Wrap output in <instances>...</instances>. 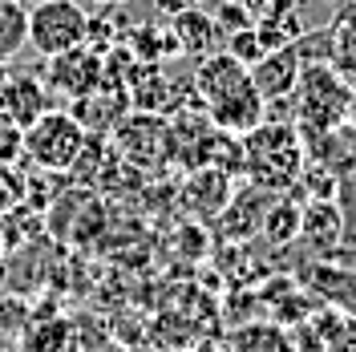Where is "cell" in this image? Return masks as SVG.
<instances>
[{
	"mask_svg": "<svg viewBox=\"0 0 356 352\" xmlns=\"http://www.w3.org/2000/svg\"><path fill=\"white\" fill-rule=\"evenodd\" d=\"M191 81H195L199 106L211 118V126L235 134V138H243L247 130H255L267 118V102H264V93L255 89V81H251V69L243 61H235L227 49L222 53L219 49L207 53L195 65Z\"/></svg>",
	"mask_w": 356,
	"mask_h": 352,
	"instance_id": "cell-1",
	"label": "cell"
},
{
	"mask_svg": "<svg viewBox=\"0 0 356 352\" xmlns=\"http://www.w3.org/2000/svg\"><path fill=\"white\" fill-rule=\"evenodd\" d=\"M243 166L239 178L264 186L271 195H288L291 186L300 182L308 154H304V138L291 126V118H271L259 122L255 130H247L243 138Z\"/></svg>",
	"mask_w": 356,
	"mask_h": 352,
	"instance_id": "cell-2",
	"label": "cell"
},
{
	"mask_svg": "<svg viewBox=\"0 0 356 352\" xmlns=\"http://www.w3.org/2000/svg\"><path fill=\"white\" fill-rule=\"evenodd\" d=\"M356 102V89L336 73L328 61H304L300 81L291 89V126L300 130V138H316L324 130H336L348 122Z\"/></svg>",
	"mask_w": 356,
	"mask_h": 352,
	"instance_id": "cell-3",
	"label": "cell"
},
{
	"mask_svg": "<svg viewBox=\"0 0 356 352\" xmlns=\"http://www.w3.org/2000/svg\"><path fill=\"white\" fill-rule=\"evenodd\" d=\"M89 142V130L65 110V106H49V110L24 126V158L37 170H53V175H69L73 162L81 158Z\"/></svg>",
	"mask_w": 356,
	"mask_h": 352,
	"instance_id": "cell-4",
	"label": "cell"
},
{
	"mask_svg": "<svg viewBox=\"0 0 356 352\" xmlns=\"http://www.w3.org/2000/svg\"><path fill=\"white\" fill-rule=\"evenodd\" d=\"M110 142L118 158L130 162L134 170H162V166L175 162V134H170L166 113L130 110L110 130Z\"/></svg>",
	"mask_w": 356,
	"mask_h": 352,
	"instance_id": "cell-5",
	"label": "cell"
},
{
	"mask_svg": "<svg viewBox=\"0 0 356 352\" xmlns=\"http://www.w3.org/2000/svg\"><path fill=\"white\" fill-rule=\"evenodd\" d=\"M89 8L81 0H37L29 8V49L37 57H57L73 45H86Z\"/></svg>",
	"mask_w": 356,
	"mask_h": 352,
	"instance_id": "cell-6",
	"label": "cell"
},
{
	"mask_svg": "<svg viewBox=\"0 0 356 352\" xmlns=\"http://www.w3.org/2000/svg\"><path fill=\"white\" fill-rule=\"evenodd\" d=\"M49 97H61V102H73L89 93L93 86L106 81V65H102V53L93 45H73L57 57H44V73H41Z\"/></svg>",
	"mask_w": 356,
	"mask_h": 352,
	"instance_id": "cell-7",
	"label": "cell"
},
{
	"mask_svg": "<svg viewBox=\"0 0 356 352\" xmlns=\"http://www.w3.org/2000/svg\"><path fill=\"white\" fill-rule=\"evenodd\" d=\"M81 126H86L89 134H110L126 113L134 110L130 106V89H126V81H113V77H106L102 86H93L89 93H81V97H73L65 106Z\"/></svg>",
	"mask_w": 356,
	"mask_h": 352,
	"instance_id": "cell-8",
	"label": "cell"
},
{
	"mask_svg": "<svg viewBox=\"0 0 356 352\" xmlns=\"http://www.w3.org/2000/svg\"><path fill=\"white\" fill-rule=\"evenodd\" d=\"M312 251V259H332L344 243V207L336 198H304L300 211V239Z\"/></svg>",
	"mask_w": 356,
	"mask_h": 352,
	"instance_id": "cell-9",
	"label": "cell"
},
{
	"mask_svg": "<svg viewBox=\"0 0 356 352\" xmlns=\"http://www.w3.org/2000/svg\"><path fill=\"white\" fill-rule=\"evenodd\" d=\"M280 195H271V191H264V186H255V182H247L243 186H235L231 191V198H227V207L219 211V231L227 235V239H255L259 231H264V219H267V207L275 202Z\"/></svg>",
	"mask_w": 356,
	"mask_h": 352,
	"instance_id": "cell-10",
	"label": "cell"
},
{
	"mask_svg": "<svg viewBox=\"0 0 356 352\" xmlns=\"http://www.w3.org/2000/svg\"><path fill=\"white\" fill-rule=\"evenodd\" d=\"M300 284L308 287L320 304H328L340 316H353L356 320V271L353 267H340L332 259H312V264L300 267Z\"/></svg>",
	"mask_w": 356,
	"mask_h": 352,
	"instance_id": "cell-11",
	"label": "cell"
},
{
	"mask_svg": "<svg viewBox=\"0 0 356 352\" xmlns=\"http://www.w3.org/2000/svg\"><path fill=\"white\" fill-rule=\"evenodd\" d=\"M251 69V81L255 89L264 93V102H288L296 81H300V69H304V57H300V49L296 45H280V49H267L264 57L255 61Z\"/></svg>",
	"mask_w": 356,
	"mask_h": 352,
	"instance_id": "cell-12",
	"label": "cell"
},
{
	"mask_svg": "<svg viewBox=\"0 0 356 352\" xmlns=\"http://www.w3.org/2000/svg\"><path fill=\"white\" fill-rule=\"evenodd\" d=\"M235 191V175L227 170H215V166H199V170H186V182H182V211H191L195 219L215 223L219 211L227 207V198Z\"/></svg>",
	"mask_w": 356,
	"mask_h": 352,
	"instance_id": "cell-13",
	"label": "cell"
},
{
	"mask_svg": "<svg viewBox=\"0 0 356 352\" xmlns=\"http://www.w3.org/2000/svg\"><path fill=\"white\" fill-rule=\"evenodd\" d=\"M126 89H130L134 110H150V113H170L175 110L178 81L166 77L162 61H134V69L126 73Z\"/></svg>",
	"mask_w": 356,
	"mask_h": 352,
	"instance_id": "cell-14",
	"label": "cell"
},
{
	"mask_svg": "<svg viewBox=\"0 0 356 352\" xmlns=\"http://www.w3.org/2000/svg\"><path fill=\"white\" fill-rule=\"evenodd\" d=\"M49 106H53V97L44 89L41 73H8L4 77V86H0V110L8 113L21 130L29 122H37Z\"/></svg>",
	"mask_w": 356,
	"mask_h": 352,
	"instance_id": "cell-15",
	"label": "cell"
},
{
	"mask_svg": "<svg viewBox=\"0 0 356 352\" xmlns=\"http://www.w3.org/2000/svg\"><path fill=\"white\" fill-rule=\"evenodd\" d=\"M304 154H308L312 166H324V170H332L336 178L356 175V130L344 122V126H336V130L304 138Z\"/></svg>",
	"mask_w": 356,
	"mask_h": 352,
	"instance_id": "cell-16",
	"label": "cell"
},
{
	"mask_svg": "<svg viewBox=\"0 0 356 352\" xmlns=\"http://www.w3.org/2000/svg\"><path fill=\"white\" fill-rule=\"evenodd\" d=\"M170 33L178 37V49L182 53H195V57H207V53H215L222 45V29L215 24V17L199 8V4H186L182 13L170 17Z\"/></svg>",
	"mask_w": 356,
	"mask_h": 352,
	"instance_id": "cell-17",
	"label": "cell"
},
{
	"mask_svg": "<svg viewBox=\"0 0 356 352\" xmlns=\"http://www.w3.org/2000/svg\"><path fill=\"white\" fill-rule=\"evenodd\" d=\"M227 352H300L280 320H243L227 336Z\"/></svg>",
	"mask_w": 356,
	"mask_h": 352,
	"instance_id": "cell-18",
	"label": "cell"
},
{
	"mask_svg": "<svg viewBox=\"0 0 356 352\" xmlns=\"http://www.w3.org/2000/svg\"><path fill=\"white\" fill-rule=\"evenodd\" d=\"M300 211H304V198L288 191V195H280L271 207H267V219H264V235L271 247H291V243L300 239Z\"/></svg>",
	"mask_w": 356,
	"mask_h": 352,
	"instance_id": "cell-19",
	"label": "cell"
},
{
	"mask_svg": "<svg viewBox=\"0 0 356 352\" xmlns=\"http://www.w3.org/2000/svg\"><path fill=\"white\" fill-rule=\"evenodd\" d=\"M29 49V8L24 0H0V61L8 65Z\"/></svg>",
	"mask_w": 356,
	"mask_h": 352,
	"instance_id": "cell-20",
	"label": "cell"
},
{
	"mask_svg": "<svg viewBox=\"0 0 356 352\" xmlns=\"http://www.w3.org/2000/svg\"><path fill=\"white\" fill-rule=\"evenodd\" d=\"M24 352H77V336L65 320H44L41 328H29Z\"/></svg>",
	"mask_w": 356,
	"mask_h": 352,
	"instance_id": "cell-21",
	"label": "cell"
},
{
	"mask_svg": "<svg viewBox=\"0 0 356 352\" xmlns=\"http://www.w3.org/2000/svg\"><path fill=\"white\" fill-rule=\"evenodd\" d=\"M320 344L324 352H356V320L328 308V316L320 320Z\"/></svg>",
	"mask_w": 356,
	"mask_h": 352,
	"instance_id": "cell-22",
	"label": "cell"
},
{
	"mask_svg": "<svg viewBox=\"0 0 356 352\" xmlns=\"http://www.w3.org/2000/svg\"><path fill=\"white\" fill-rule=\"evenodd\" d=\"M328 45H332V49H328V57H324V61H328V65H332L336 73L356 89V33L328 29Z\"/></svg>",
	"mask_w": 356,
	"mask_h": 352,
	"instance_id": "cell-23",
	"label": "cell"
},
{
	"mask_svg": "<svg viewBox=\"0 0 356 352\" xmlns=\"http://www.w3.org/2000/svg\"><path fill=\"white\" fill-rule=\"evenodd\" d=\"M29 195V175H24L17 162H0V219L8 211H17Z\"/></svg>",
	"mask_w": 356,
	"mask_h": 352,
	"instance_id": "cell-24",
	"label": "cell"
},
{
	"mask_svg": "<svg viewBox=\"0 0 356 352\" xmlns=\"http://www.w3.org/2000/svg\"><path fill=\"white\" fill-rule=\"evenodd\" d=\"M222 41H227V53H231L235 61H243V65H255V61H259V57L267 53L264 45H259V33H255V24H247V29H235V33H227Z\"/></svg>",
	"mask_w": 356,
	"mask_h": 352,
	"instance_id": "cell-25",
	"label": "cell"
},
{
	"mask_svg": "<svg viewBox=\"0 0 356 352\" xmlns=\"http://www.w3.org/2000/svg\"><path fill=\"white\" fill-rule=\"evenodd\" d=\"M24 158V130L0 110V162H21Z\"/></svg>",
	"mask_w": 356,
	"mask_h": 352,
	"instance_id": "cell-26",
	"label": "cell"
},
{
	"mask_svg": "<svg viewBox=\"0 0 356 352\" xmlns=\"http://www.w3.org/2000/svg\"><path fill=\"white\" fill-rule=\"evenodd\" d=\"M211 17H215V24L222 29V37H227V33H235V29H247V24H255V17H251L247 8H239V4H231V0H219Z\"/></svg>",
	"mask_w": 356,
	"mask_h": 352,
	"instance_id": "cell-27",
	"label": "cell"
},
{
	"mask_svg": "<svg viewBox=\"0 0 356 352\" xmlns=\"http://www.w3.org/2000/svg\"><path fill=\"white\" fill-rule=\"evenodd\" d=\"M332 29H344V33H356V0H344V8L336 13Z\"/></svg>",
	"mask_w": 356,
	"mask_h": 352,
	"instance_id": "cell-28",
	"label": "cell"
},
{
	"mask_svg": "<svg viewBox=\"0 0 356 352\" xmlns=\"http://www.w3.org/2000/svg\"><path fill=\"white\" fill-rule=\"evenodd\" d=\"M191 0H154V8L162 13V17H175V13H182Z\"/></svg>",
	"mask_w": 356,
	"mask_h": 352,
	"instance_id": "cell-29",
	"label": "cell"
},
{
	"mask_svg": "<svg viewBox=\"0 0 356 352\" xmlns=\"http://www.w3.org/2000/svg\"><path fill=\"white\" fill-rule=\"evenodd\" d=\"M231 4H239V8H247L251 17H264V13H267V0H231Z\"/></svg>",
	"mask_w": 356,
	"mask_h": 352,
	"instance_id": "cell-30",
	"label": "cell"
},
{
	"mask_svg": "<svg viewBox=\"0 0 356 352\" xmlns=\"http://www.w3.org/2000/svg\"><path fill=\"white\" fill-rule=\"evenodd\" d=\"M93 4H106V8H118V4H126V0H93Z\"/></svg>",
	"mask_w": 356,
	"mask_h": 352,
	"instance_id": "cell-31",
	"label": "cell"
},
{
	"mask_svg": "<svg viewBox=\"0 0 356 352\" xmlns=\"http://www.w3.org/2000/svg\"><path fill=\"white\" fill-rule=\"evenodd\" d=\"M348 126L356 130V102H353V113H348Z\"/></svg>",
	"mask_w": 356,
	"mask_h": 352,
	"instance_id": "cell-32",
	"label": "cell"
},
{
	"mask_svg": "<svg viewBox=\"0 0 356 352\" xmlns=\"http://www.w3.org/2000/svg\"><path fill=\"white\" fill-rule=\"evenodd\" d=\"M4 77H8V65H4V61H0V86H4Z\"/></svg>",
	"mask_w": 356,
	"mask_h": 352,
	"instance_id": "cell-33",
	"label": "cell"
},
{
	"mask_svg": "<svg viewBox=\"0 0 356 352\" xmlns=\"http://www.w3.org/2000/svg\"><path fill=\"white\" fill-rule=\"evenodd\" d=\"M191 4H199V8H202V4H211V0H191Z\"/></svg>",
	"mask_w": 356,
	"mask_h": 352,
	"instance_id": "cell-34",
	"label": "cell"
},
{
	"mask_svg": "<svg viewBox=\"0 0 356 352\" xmlns=\"http://www.w3.org/2000/svg\"><path fill=\"white\" fill-rule=\"evenodd\" d=\"M0 352H8V349H0Z\"/></svg>",
	"mask_w": 356,
	"mask_h": 352,
	"instance_id": "cell-35",
	"label": "cell"
}]
</instances>
